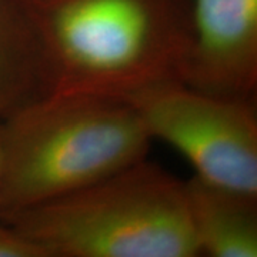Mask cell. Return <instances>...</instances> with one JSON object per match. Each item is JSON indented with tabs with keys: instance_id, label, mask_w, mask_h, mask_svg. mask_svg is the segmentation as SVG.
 I'll return each mask as SVG.
<instances>
[{
	"instance_id": "9c48e42d",
	"label": "cell",
	"mask_w": 257,
	"mask_h": 257,
	"mask_svg": "<svg viewBox=\"0 0 257 257\" xmlns=\"http://www.w3.org/2000/svg\"><path fill=\"white\" fill-rule=\"evenodd\" d=\"M0 166H2V120H0Z\"/></svg>"
},
{
	"instance_id": "6da1fadb",
	"label": "cell",
	"mask_w": 257,
	"mask_h": 257,
	"mask_svg": "<svg viewBox=\"0 0 257 257\" xmlns=\"http://www.w3.org/2000/svg\"><path fill=\"white\" fill-rule=\"evenodd\" d=\"M50 93L132 101L180 82L187 0H29Z\"/></svg>"
},
{
	"instance_id": "52a82bcc",
	"label": "cell",
	"mask_w": 257,
	"mask_h": 257,
	"mask_svg": "<svg viewBox=\"0 0 257 257\" xmlns=\"http://www.w3.org/2000/svg\"><path fill=\"white\" fill-rule=\"evenodd\" d=\"M50 93L29 0H0V120Z\"/></svg>"
},
{
	"instance_id": "ba28073f",
	"label": "cell",
	"mask_w": 257,
	"mask_h": 257,
	"mask_svg": "<svg viewBox=\"0 0 257 257\" xmlns=\"http://www.w3.org/2000/svg\"><path fill=\"white\" fill-rule=\"evenodd\" d=\"M0 257H47L35 241L0 220Z\"/></svg>"
},
{
	"instance_id": "277c9868",
	"label": "cell",
	"mask_w": 257,
	"mask_h": 257,
	"mask_svg": "<svg viewBox=\"0 0 257 257\" xmlns=\"http://www.w3.org/2000/svg\"><path fill=\"white\" fill-rule=\"evenodd\" d=\"M128 103L152 140L175 147L192 165L196 177L257 196L256 100L169 82Z\"/></svg>"
},
{
	"instance_id": "8992f818",
	"label": "cell",
	"mask_w": 257,
	"mask_h": 257,
	"mask_svg": "<svg viewBox=\"0 0 257 257\" xmlns=\"http://www.w3.org/2000/svg\"><path fill=\"white\" fill-rule=\"evenodd\" d=\"M184 187L199 254L257 257V196L196 176Z\"/></svg>"
},
{
	"instance_id": "3957f363",
	"label": "cell",
	"mask_w": 257,
	"mask_h": 257,
	"mask_svg": "<svg viewBox=\"0 0 257 257\" xmlns=\"http://www.w3.org/2000/svg\"><path fill=\"white\" fill-rule=\"evenodd\" d=\"M3 221L47 257L200 256L184 182L147 159Z\"/></svg>"
},
{
	"instance_id": "5b68a950",
	"label": "cell",
	"mask_w": 257,
	"mask_h": 257,
	"mask_svg": "<svg viewBox=\"0 0 257 257\" xmlns=\"http://www.w3.org/2000/svg\"><path fill=\"white\" fill-rule=\"evenodd\" d=\"M187 9L180 82L217 96L256 100L257 0H187Z\"/></svg>"
},
{
	"instance_id": "7a4b0ae2",
	"label": "cell",
	"mask_w": 257,
	"mask_h": 257,
	"mask_svg": "<svg viewBox=\"0 0 257 257\" xmlns=\"http://www.w3.org/2000/svg\"><path fill=\"white\" fill-rule=\"evenodd\" d=\"M153 140L124 100L49 93L2 119L0 220L146 159Z\"/></svg>"
}]
</instances>
